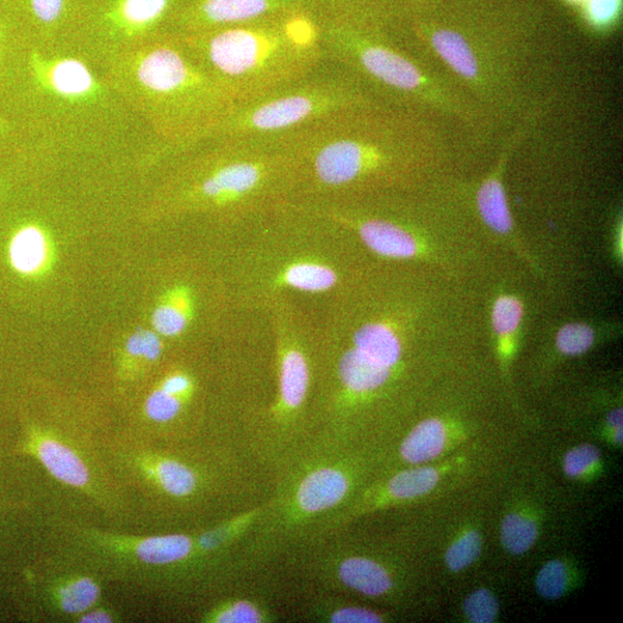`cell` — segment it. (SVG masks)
I'll return each instance as SVG.
<instances>
[{"label": "cell", "instance_id": "cell-22", "mask_svg": "<svg viewBox=\"0 0 623 623\" xmlns=\"http://www.w3.org/2000/svg\"><path fill=\"white\" fill-rule=\"evenodd\" d=\"M190 298L184 289L173 293L168 302L160 305L153 315V326L163 336L183 333L190 319Z\"/></svg>", "mask_w": 623, "mask_h": 623}, {"label": "cell", "instance_id": "cell-34", "mask_svg": "<svg viewBox=\"0 0 623 623\" xmlns=\"http://www.w3.org/2000/svg\"><path fill=\"white\" fill-rule=\"evenodd\" d=\"M565 2H569L571 4L580 6V4H583L585 2V0H565Z\"/></svg>", "mask_w": 623, "mask_h": 623}, {"label": "cell", "instance_id": "cell-23", "mask_svg": "<svg viewBox=\"0 0 623 623\" xmlns=\"http://www.w3.org/2000/svg\"><path fill=\"white\" fill-rule=\"evenodd\" d=\"M599 341L598 330L585 323L563 325L556 333L555 347L568 357H578L590 351Z\"/></svg>", "mask_w": 623, "mask_h": 623}, {"label": "cell", "instance_id": "cell-6", "mask_svg": "<svg viewBox=\"0 0 623 623\" xmlns=\"http://www.w3.org/2000/svg\"><path fill=\"white\" fill-rule=\"evenodd\" d=\"M306 589L362 602L395 604L409 588L404 561L338 530L317 538L279 564Z\"/></svg>", "mask_w": 623, "mask_h": 623}, {"label": "cell", "instance_id": "cell-3", "mask_svg": "<svg viewBox=\"0 0 623 623\" xmlns=\"http://www.w3.org/2000/svg\"><path fill=\"white\" fill-rule=\"evenodd\" d=\"M108 61L113 91L144 110L168 151L203 143L236 105L181 35L157 38Z\"/></svg>", "mask_w": 623, "mask_h": 623}, {"label": "cell", "instance_id": "cell-29", "mask_svg": "<svg viewBox=\"0 0 623 623\" xmlns=\"http://www.w3.org/2000/svg\"><path fill=\"white\" fill-rule=\"evenodd\" d=\"M582 6L585 20L599 31H607L622 12V0H585Z\"/></svg>", "mask_w": 623, "mask_h": 623}, {"label": "cell", "instance_id": "cell-4", "mask_svg": "<svg viewBox=\"0 0 623 623\" xmlns=\"http://www.w3.org/2000/svg\"><path fill=\"white\" fill-rule=\"evenodd\" d=\"M181 37L236 104L288 86L329 63L320 19L307 12Z\"/></svg>", "mask_w": 623, "mask_h": 623}, {"label": "cell", "instance_id": "cell-5", "mask_svg": "<svg viewBox=\"0 0 623 623\" xmlns=\"http://www.w3.org/2000/svg\"><path fill=\"white\" fill-rule=\"evenodd\" d=\"M325 68L259 99L236 104L205 141L279 137L336 113L379 104L353 74L336 65L335 70Z\"/></svg>", "mask_w": 623, "mask_h": 623}, {"label": "cell", "instance_id": "cell-25", "mask_svg": "<svg viewBox=\"0 0 623 623\" xmlns=\"http://www.w3.org/2000/svg\"><path fill=\"white\" fill-rule=\"evenodd\" d=\"M481 551H483V537L474 530L464 531L447 549L446 565L452 573L463 572L479 559Z\"/></svg>", "mask_w": 623, "mask_h": 623}, {"label": "cell", "instance_id": "cell-7", "mask_svg": "<svg viewBox=\"0 0 623 623\" xmlns=\"http://www.w3.org/2000/svg\"><path fill=\"white\" fill-rule=\"evenodd\" d=\"M321 42L329 63L375 89L411 104L441 106L440 83L396 49L380 25L347 20H320ZM367 90V89H366Z\"/></svg>", "mask_w": 623, "mask_h": 623}, {"label": "cell", "instance_id": "cell-16", "mask_svg": "<svg viewBox=\"0 0 623 623\" xmlns=\"http://www.w3.org/2000/svg\"><path fill=\"white\" fill-rule=\"evenodd\" d=\"M27 447L45 469L63 483L76 488L88 484L90 479L88 468L63 443L43 436L32 435Z\"/></svg>", "mask_w": 623, "mask_h": 623}, {"label": "cell", "instance_id": "cell-32", "mask_svg": "<svg viewBox=\"0 0 623 623\" xmlns=\"http://www.w3.org/2000/svg\"><path fill=\"white\" fill-rule=\"evenodd\" d=\"M161 388L170 394L190 399L194 385L190 376L185 374H174L163 380Z\"/></svg>", "mask_w": 623, "mask_h": 623}, {"label": "cell", "instance_id": "cell-14", "mask_svg": "<svg viewBox=\"0 0 623 623\" xmlns=\"http://www.w3.org/2000/svg\"><path fill=\"white\" fill-rule=\"evenodd\" d=\"M208 623H275L278 612L275 603L263 593H242L226 598L206 610L202 616Z\"/></svg>", "mask_w": 623, "mask_h": 623}, {"label": "cell", "instance_id": "cell-10", "mask_svg": "<svg viewBox=\"0 0 623 623\" xmlns=\"http://www.w3.org/2000/svg\"><path fill=\"white\" fill-rule=\"evenodd\" d=\"M350 224L361 242L378 256L396 261L415 259L422 254L421 242L407 226L382 217H367L333 208L327 214Z\"/></svg>", "mask_w": 623, "mask_h": 623}, {"label": "cell", "instance_id": "cell-33", "mask_svg": "<svg viewBox=\"0 0 623 623\" xmlns=\"http://www.w3.org/2000/svg\"><path fill=\"white\" fill-rule=\"evenodd\" d=\"M81 622H89V623H101V622H111L112 616L108 613L104 612L102 610H96V611H91V612H86L83 613V615L81 616Z\"/></svg>", "mask_w": 623, "mask_h": 623}, {"label": "cell", "instance_id": "cell-8", "mask_svg": "<svg viewBox=\"0 0 623 623\" xmlns=\"http://www.w3.org/2000/svg\"><path fill=\"white\" fill-rule=\"evenodd\" d=\"M28 69L39 92L50 101V106L76 111L106 103V84L80 57L33 50L28 57Z\"/></svg>", "mask_w": 623, "mask_h": 623}, {"label": "cell", "instance_id": "cell-11", "mask_svg": "<svg viewBox=\"0 0 623 623\" xmlns=\"http://www.w3.org/2000/svg\"><path fill=\"white\" fill-rule=\"evenodd\" d=\"M304 616L319 623H385L391 614L362 601L329 591L306 589Z\"/></svg>", "mask_w": 623, "mask_h": 623}, {"label": "cell", "instance_id": "cell-18", "mask_svg": "<svg viewBox=\"0 0 623 623\" xmlns=\"http://www.w3.org/2000/svg\"><path fill=\"white\" fill-rule=\"evenodd\" d=\"M9 262L20 275H33L41 270L48 257V241L35 224L19 228L9 243Z\"/></svg>", "mask_w": 623, "mask_h": 623}, {"label": "cell", "instance_id": "cell-2", "mask_svg": "<svg viewBox=\"0 0 623 623\" xmlns=\"http://www.w3.org/2000/svg\"><path fill=\"white\" fill-rule=\"evenodd\" d=\"M279 137L290 159L292 185L327 194L406 176L433 146L413 113L380 104L339 112Z\"/></svg>", "mask_w": 623, "mask_h": 623}, {"label": "cell", "instance_id": "cell-27", "mask_svg": "<svg viewBox=\"0 0 623 623\" xmlns=\"http://www.w3.org/2000/svg\"><path fill=\"white\" fill-rule=\"evenodd\" d=\"M499 601L489 589L472 591L466 599L463 611L472 623H492L499 615Z\"/></svg>", "mask_w": 623, "mask_h": 623}, {"label": "cell", "instance_id": "cell-12", "mask_svg": "<svg viewBox=\"0 0 623 623\" xmlns=\"http://www.w3.org/2000/svg\"><path fill=\"white\" fill-rule=\"evenodd\" d=\"M522 133L523 131L520 130L509 140L492 174L481 183L477 192V207L481 218L496 234L508 237L514 233V221L508 204L503 174L509 155L519 143Z\"/></svg>", "mask_w": 623, "mask_h": 623}, {"label": "cell", "instance_id": "cell-1", "mask_svg": "<svg viewBox=\"0 0 623 623\" xmlns=\"http://www.w3.org/2000/svg\"><path fill=\"white\" fill-rule=\"evenodd\" d=\"M381 473L379 449L317 435L272 476L262 513L239 550L246 575L275 568L321 535Z\"/></svg>", "mask_w": 623, "mask_h": 623}, {"label": "cell", "instance_id": "cell-13", "mask_svg": "<svg viewBox=\"0 0 623 623\" xmlns=\"http://www.w3.org/2000/svg\"><path fill=\"white\" fill-rule=\"evenodd\" d=\"M417 32L459 76L474 83L480 81L483 68L471 43L462 34L428 27H419Z\"/></svg>", "mask_w": 623, "mask_h": 623}, {"label": "cell", "instance_id": "cell-30", "mask_svg": "<svg viewBox=\"0 0 623 623\" xmlns=\"http://www.w3.org/2000/svg\"><path fill=\"white\" fill-rule=\"evenodd\" d=\"M126 349L131 356L154 361L161 356L162 344L156 334L139 330L130 337Z\"/></svg>", "mask_w": 623, "mask_h": 623}, {"label": "cell", "instance_id": "cell-15", "mask_svg": "<svg viewBox=\"0 0 623 623\" xmlns=\"http://www.w3.org/2000/svg\"><path fill=\"white\" fill-rule=\"evenodd\" d=\"M353 349L372 364L396 371L404 358V345L395 329L385 323H370L360 327Z\"/></svg>", "mask_w": 623, "mask_h": 623}, {"label": "cell", "instance_id": "cell-19", "mask_svg": "<svg viewBox=\"0 0 623 623\" xmlns=\"http://www.w3.org/2000/svg\"><path fill=\"white\" fill-rule=\"evenodd\" d=\"M282 283L299 292L319 294L335 287L337 274L325 265L298 263L283 273Z\"/></svg>", "mask_w": 623, "mask_h": 623}, {"label": "cell", "instance_id": "cell-31", "mask_svg": "<svg viewBox=\"0 0 623 623\" xmlns=\"http://www.w3.org/2000/svg\"><path fill=\"white\" fill-rule=\"evenodd\" d=\"M31 8L39 22L52 25L62 18L65 0H31Z\"/></svg>", "mask_w": 623, "mask_h": 623}, {"label": "cell", "instance_id": "cell-20", "mask_svg": "<svg viewBox=\"0 0 623 623\" xmlns=\"http://www.w3.org/2000/svg\"><path fill=\"white\" fill-rule=\"evenodd\" d=\"M538 525L523 513H509L501 523L500 538L504 550L514 555H522L535 544Z\"/></svg>", "mask_w": 623, "mask_h": 623}, {"label": "cell", "instance_id": "cell-21", "mask_svg": "<svg viewBox=\"0 0 623 623\" xmlns=\"http://www.w3.org/2000/svg\"><path fill=\"white\" fill-rule=\"evenodd\" d=\"M100 598L99 585L89 578H78L65 582L55 592L60 609L69 614L86 613Z\"/></svg>", "mask_w": 623, "mask_h": 623}, {"label": "cell", "instance_id": "cell-28", "mask_svg": "<svg viewBox=\"0 0 623 623\" xmlns=\"http://www.w3.org/2000/svg\"><path fill=\"white\" fill-rule=\"evenodd\" d=\"M601 461V450L591 443H582L571 449L563 458V471L570 478L579 479L596 469Z\"/></svg>", "mask_w": 623, "mask_h": 623}, {"label": "cell", "instance_id": "cell-26", "mask_svg": "<svg viewBox=\"0 0 623 623\" xmlns=\"http://www.w3.org/2000/svg\"><path fill=\"white\" fill-rule=\"evenodd\" d=\"M187 400V398L170 394L160 387L150 396L146 402V413L157 423H170L181 416Z\"/></svg>", "mask_w": 623, "mask_h": 623}, {"label": "cell", "instance_id": "cell-9", "mask_svg": "<svg viewBox=\"0 0 623 623\" xmlns=\"http://www.w3.org/2000/svg\"><path fill=\"white\" fill-rule=\"evenodd\" d=\"M302 12L315 14L308 0H190L178 23V35L201 34L219 28Z\"/></svg>", "mask_w": 623, "mask_h": 623}, {"label": "cell", "instance_id": "cell-17", "mask_svg": "<svg viewBox=\"0 0 623 623\" xmlns=\"http://www.w3.org/2000/svg\"><path fill=\"white\" fill-rule=\"evenodd\" d=\"M523 318L524 305L519 297L504 294L494 300L491 319L498 357L504 370H508L517 355Z\"/></svg>", "mask_w": 623, "mask_h": 623}, {"label": "cell", "instance_id": "cell-24", "mask_svg": "<svg viewBox=\"0 0 623 623\" xmlns=\"http://www.w3.org/2000/svg\"><path fill=\"white\" fill-rule=\"evenodd\" d=\"M572 576L568 564L554 559L544 563L534 581L535 591L547 601H559L570 590Z\"/></svg>", "mask_w": 623, "mask_h": 623}]
</instances>
